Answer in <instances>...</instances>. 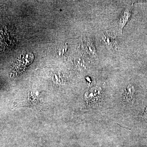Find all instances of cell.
<instances>
[{
    "label": "cell",
    "mask_w": 147,
    "mask_h": 147,
    "mask_svg": "<svg viewBox=\"0 0 147 147\" xmlns=\"http://www.w3.org/2000/svg\"><path fill=\"white\" fill-rule=\"evenodd\" d=\"M34 59L33 54L30 52H27L21 55L20 57L18 58L17 63L18 64L17 67L19 69H22L23 67L29 65L32 62Z\"/></svg>",
    "instance_id": "2"
},
{
    "label": "cell",
    "mask_w": 147,
    "mask_h": 147,
    "mask_svg": "<svg viewBox=\"0 0 147 147\" xmlns=\"http://www.w3.org/2000/svg\"><path fill=\"white\" fill-rule=\"evenodd\" d=\"M130 15H131V11L129 9H126L125 10L122 15L121 16L119 22V28L121 31L122 30L127 22L128 21Z\"/></svg>",
    "instance_id": "5"
},
{
    "label": "cell",
    "mask_w": 147,
    "mask_h": 147,
    "mask_svg": "<svg viewBox=\"0 0 147 147\" xmlns=\"http://www.w3.org/2000/svg\"><path fill=\"white\" fill-rule=\"evenodd\" d=\"M144 119L147 120V106L146 108V110H145L144 113Z\"/></svg>",
    "instance_id": "7"
},
{
    "label": "cell",
    "mask_w": 147,
    "mask_h": 147,
    "mask_svg": "<svg viewBox=\"0 0 147 147\" xmlns=\"http://www.w3.org/2000/svg\"><path fill=\"white\" fill-rule=\"evenodd\" d=\"M135 89L133 86L128 85L126 87L123 94V100L125 102H131L134 97Z\"/></svg>",
    "instance_id": "4"
},
{
    "label": "cell",
    "mask_w": 147,
    "mask_h": 147,
    "mask_svg": "<svg viewBox=\"0 0 147 147\" xmlns=\"http://www.w3.org/2000/svg\"><path fill=\"white\" fill-rule=\"evenodd\" d=\"M101 89L100 88L96 87L92 88L86 94V99L91 102H95L99 99L101 96Z\"/></svg>",
    "instance_id": "3"
},
{
    "label": "cell",
    "mask_w": 147,
    "mask_h": 147,
    "mask_svg": "<svg viewBox=\"0 0 147 147\" xmlns=\"http://www.w3.org/2000/svg\"><path fill=\"white\" fill-rule=\"evenodd\" d=\"M103 42L107 47L113 50H117L118 47L117 39L112 32H107L102 36Z\"/></svg>",
    "instance_id": "1"
},
{
    "label": "cell",
    "mask_w": 147,
    "mask_h": 147,
    "mask_svg": "<svg viewBox=\"0 0 147 147\" xmlns=\"http://www.w3.org/2000/svg\"><path fill=\"white\" fill-rule=\"evenodd\" d=\"M88 46V49L89 50L90 53L91 54L92 56H95L96 55V50L94 45H93L92 40H89L87 42Z\"/></svg>",
    "instance_id": "6"
}]
</instances>
